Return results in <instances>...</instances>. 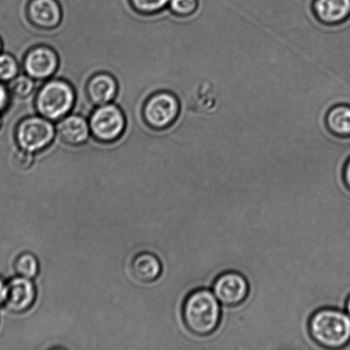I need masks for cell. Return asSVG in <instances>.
Wrapping results in <instances>:
<instances>
[{
	"mask_svg": "<svg viewBox=\"0 0 350 350\" xmlns=\"http://www.w3.org/2000/svg\"><path fill=\"white\" fill-rule=\"evenodd\" d=\"M184 323L198 337H208L221 324V304L212 291L201 288L188 295L182 308Z\"/></svg>",
	"mask_w": 350,
	"mask_h": 350,
	"instance_id": "1",
	"label": "cell"
},
{
	"mask_svg": "<svg viewBox=\"0 0 350 350\" xmlns=\"http://www.w3.org/2000/svg\"><path fill=\"white\" fill-rule=\"evenodd\" d=\"M308 332L315 344L322 348H345L350 342V317L347 312L337 308H321L312 314Z\"/></svg>",
	"mask_w": 350,
	"mask_h": 350,
	"instance_id": "2",
	"label": "cell"
},
{
	"mask_svg": "<svg viewBox=\"0 0 350 350\" xmlns=\"http://www.w3.org/2000/svg\"><path fill=\"white\" fill-rule=\"evenodd\" d=\"M75 92L66 81L53 80L45 84L36 98V108L47 120L64 118L73 107Z\"/></svg>",
	"mask_w": 350,
	"mask_h": 350,
	"instance_id": "3",
	"label": "cell"
},
{
	"mask_svg": "<svg viewBox=\"0 0 350 350\" xmlns=\"http://www.w3.org/2000/svg\"><path fill=\"white\" fill-rule=\"evenodd\" d=\"M54 135L53 124L41 118L24 119L16 130V139L21 149L29 152L46 149L53 142Z\"/></svg>",
	"mask_w": 350,
	"mask_h": 350,
	"instance_id": "4",
	"label": "cell"
},
{
	"mask_svg": "<svg viewBox=\"0 0 350 350\" xmlns=\"http://www.w3.org/2000/svg\"><path fill=\"white\" fill-rule=\"evenodd\" d=\"M92 135L99 142L111 143L122 136L125 118L121 109L113 105H101L92 113L89 122Z\"/></svg>",
	"mask_w": 350,
	"mask_h": 350,
	"instance_id": "5",
	"label": "cell"
},
{
	"mask_svg": "<svg viewBox=\"0 0 350 350\" xmlns=\"http://www.w3.org/2000/svg\"><path fill=\"white\" fill-rule=\"evenodd\" d=\"M179 103L175 96L160 92L149 98L143 108V118L147 125L156 130L168 128L176 121Z\"/></svg>",
	"mask_w": 350,
	"mask_h": 350,
	"instance_id": "6",
	"label": "cell"
},
{
	"mask_svg": "<svg viewBox=\"0 0 350 350\" xmlns=\"http://www.w3.org/2000/svg\"><path fill=\"white\" fill-rule=\"evenodd\" d=\"M212 293L224 306L236 307L248 297L249 284L242 273L227 271L216 278L212 284Z\"/></svg>",
	"mask_w": 350,
	"mask_h": 350,
	"instance_id": "7",
	"label": "cell"
},
{
	"mask_svg": "<svg viewBox=\"0 0 350 350\" xmlns=\"http://www.w3.org/2000/svg\"><path fill=\"white\" fill-rule=\"evenodd\" d=\"M36 286L27 278H13L7 282V295L5 306L13 314H23L29 311L36 303Z\"/></svg>",
	"mask_w": 350,
	"mask_h": 350,
	"instance_id": "8",
	"label": "cell"
},
{
	"mask_svg": "<svg viewBox=\"0 0 350 350\" xmlns=\"http://www.w3.org/2000/svg\"><path fill=\"white\" fill-rule=\"evenodd\" d=\"M23 67L29 77L36 80H45L56 72L58 57L50 47H34L24 58Z\"/></svg>",
	"mask_w": 350,
	"mask_h": 350,
	"instance_id": "9",
	"label": "cell"
},
{
	"mask_svg": "<svg viewBox=\"0 0 350 350\" xmlns=\"http://www.w3.org/2000/svg\"><path fill=\"white\" fill-rule=\"evenodd\" d=\"M27 16L38 29L50 30L60 25L62 10L57 0H30Z\"/></svg>",
	"mask_w": 350,
	"mask_h": 350,
	"instance_id": "10",
	"label": "cell"
},
{
	"mask_svg": "<svg viewBox=\"0 0 350 350\" xmlns=\"http://www.w3.org/2000/svg\"><path fill=\"white\" fill-rule=\"evenodd\" d=\"M89 125L82 116H70L64 118L57 126L58 135L62 142L68 146H78L87 142Z\"/></svg>",
	"mask_w": 350,
	"mask_h": 350,
	"instance_id": "11",
	"label": "cell"
},
{
	"mask_svg": "<svg viewBox=\"0 0 350 350\" xmlns=\"http://www.w3.org/2000/svg\"><path fill=\"white\" fill-rule=\"evenodd\" d=\"M89 101L95 105L109 104L116 97L118 84L108 74H98L88 81L86 88Z\"/></svg>",
	"mask_w": 350,
	"mask_h": 350,
	"instance_id": "12",
	"label": "cell"
},
{
	"mask_svg": "<svg viewBox=\"0 0 350 350\" xmlns=\"http://www.w3.org/2000/svg\"><path fill=\"white\" fill-rule=\"evenodd\" d=\"M130 267L134 278L146 284L153 283L159 279L163 269L159 257L147 252L137 254Z\"/></svg>",
	"mask_w": 350,
	"mask_h": 350,
	"instance_id": "13",
	"label": "cell"
},
{
	"mask_svg": "<svg viewBox=\"0 0 350 350\" xmlns=\"http://www.w3.org/2000/svg\"><path fill=\"white\" fill-rule=\"evenodd\" d=\"M314 12L325 23L342 22L350 13V0H315Z\"/></svg>",
	"mask_w": 350,
	"mask_h": 350,
	"instance_id": "14",
	"label": "cell"
},
{
	"mask_svg": "<svg viewBox=\"0 0 350 350\" xmlns=\"http://www.w3.org/2000/svg\"><path fill=\"white\" fill-rule=\"evenodd\" d=\"M327 122L332 131L339 135H350V108L338 106L329 112Z\"/></svg>",
	"mask_w": 350,
	"mask_h": 350,
	"instance_id": "15",
	"label": "cell"
},
{
	"mask_svg": "<svg viewBox=\"0 0 350 350\" xmlns=\"http://www.w3.org/2000/svg\"><path fill=\"white\" fill-rule=\"evenodd\" d=\"M14 269L17 275L34 279L40 271L39 260L32 253L25 252L16 257L14 262Z\"/></svg>",
	"mask_w": 350,
	"mask_h": 350,
	"instance_id": "16",
	"label": "cell"
},
{
	"mask_svg": "<svg viewBox=\"0 0 350 350\" xmlns=\"http://www.w3.org/2000/svg\"><path fill=\"white\" fill-rule=\"evenodd\" d=\"M129 2L137 12L150 15L163 10L170 0H129Z\"/></svg>",
	"mask_w": 350,
	"mask_h": 350,
	"instance_id": "17",
	"label": "cell"
},
{
	"mask_svg": "<svg viewBox=\"0 0 350 350\" xmlns=\"http://www.w3.org/2000/svg\"><path fill=\"white\" fill-rule=\"evenodd\" d=\"M10 91L16 97L26 98L32 94L34 82L29 77L14 78L9 85Z\"/></svg>",
	"mask_w": 350,
	"mask_h": 350,
	"instance_id": "18",
	"label": "cell"
},
{
	"mask_svg": "<svg viewBox=\"0 0 350 350\" xmlns=\"http://www.w3.org/2000/svg\"><path fill=\"white\" fill-rule=\"evenodd\" d=\"M18 73V64L9 54L0 55V81H12Z\"/></svg>",
	"mask_w": 350,
	"mask_h": 350,
	"instance_id": "19",
	"label": "cell"
},
{
	"mask_svg": "<svg viewBox=\"0 0 350 350\" xmlns=\"http://www.w3.org/2000/svg\"><path fill=\"white\" fill-rule=\"evenodd\" d=\"M198 5V0H170L171 12L181 16H190L195 12Z\"/></svg>",
	"mask_w": 350,
	"mask_h": 350,
	"instance_id": "20",
	"label": "cell"
},
{
	"mask_svg": "<svg viewBox=\"0 0 350 350\" xmlns=\"http://www.w3.org/2000/svg\"><path fill=\"white\" fill-rule=\"evenodd\" d=\"M34 157L32 152H27L25 150H21L14 154L13 163L17 169L20 170H29L32 166Z\"/></svg>",
	"mask_w": 350,
	"mask_h": 350,
	"instance_id": "21",
	"label": "cell"
},
{
	"mask_svg": "<svg viewBox=\"0 0 350 350\" xmlns=\"http://www.w3.org/2000/svg\"><path fill=\"white\" fill-rule=\"evenodd\" d=\"M7 103H8V94L5 88L0 84V111L6 107Z\"/></svg>",
	"mask_w": 350,
	"mask_h": 350,
	"instance_id": "22",
	"label": "cell"
},
{
	"mask_svg": "<svg viewBox=\"0 0 350 350\" xmlns=\"http://www.w3.org/2000/svg\"><path fill=\"white\" fill-rule=\"evenodd\" d=\"M7 295V282L0 280V305L5 304Z\"/></svg>",
	"mask_w": 350,
	"mask_h": 350,
	"instance_id": "23",
	"label": "cell"
},
{
	"mask_svg": "<svg viewBox=\"0 0 350 350\" xmlns=\"http://www.w3.org/2000/svg\"><path fill=\"white\" fill-rule=\"evenodd\" d=\"M344 182L350 191V159L348 161V163H346L345 170H344Z\"/></svg>",
	"mask_w": 350,
	"mask_h": 350,
	"instance_id": "24",
	"label": "cell"
},
{
	"mask_svg": "<svg viewBox=\"0 0 350 350\" xmlns=\"http://www.w3.org/2000/svg\"><path fill=\"white\" fill-rule=\"evenodd\" d=\"M345 308H346V312H347V314L350 317V296L348 297L347 301H346Z\"/></svg>",
	"mask_w": 350,
	"mask_h": 350,
	"instance_id": "25",
	"label": "cell"
},
{
	"mask_svg": "<svg viewBox=\"0 0 350 350\" xmlns=\"http://www.w3.org/2000/svg\"><path fill=\"white\" fill-rule=\"evenodd\" d=\"M2 49V41L0 40V51H1Z\"/></svg>",
	"mask_w": 350,
	"mask_h": 350,
	"instance_id": "26",
	"label": "cell"
},
{
	"mask_svg": "<svg viewBox=\"0 0 350 350\" xmlns=\"http://www.w3.org/2000/svg\"><path fill=\"white\" fill-rule=\"evenodd\" d=\"M0 126H1V119H0Z\"/></svg>",
	"mask_w": 350,
	"mask_h": 350,
	"instance_id": "27",
	"label": "cell"
}]
</instances>
